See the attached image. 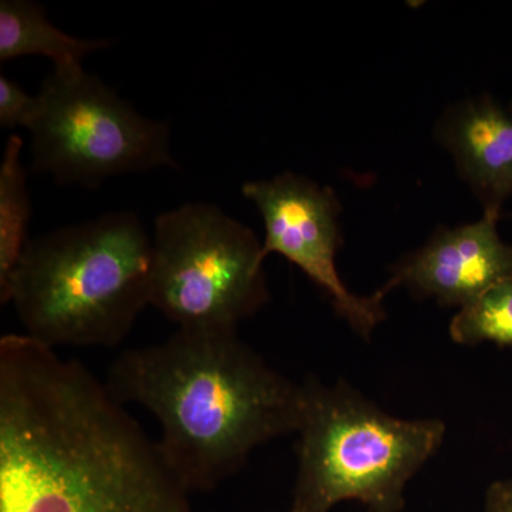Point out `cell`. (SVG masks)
I'll return each instance as SVG.
<instances>
[{"instance_id": "9c48e42d", "label": "cell", "mask_w": 512, "mask_h": 512, "mask_svg": "<svg viewBox=\"0 0 512 512\" xmlns=\"http://www.w3.org/2000/svg\"><path fill=\"white\" fill-rule=\"evenodd\" d=\"M437 136L456 158L461 177L484 202L500 212L512 194V113L490 97L468 100L448 110Z\"/></svg>"}, {"instance_id": "52a82bcc", "label": "cell", "mask_w": 512, "mask_h": 512, "mask_svg": "<svg viewBox=\"0 0 512 512\" xmlns=\"http://www.w3.org/2000/svg\"><path fill=\"white\" fill-rule=\"evenodd\" d=\"M241 191L264 220V259L279 254L298 266L328 295L336 313L362 338H369L386 318L383 301L390 289L384 286L372 296H357L343 284L336 266L342 245L338 221L342 208L335 191L293 173L248 181Z\"/></svg>"}, {"instance_id": "30bf717a", "label": "cell", "mask_w": 512, "mask_h": 512, "mask_svg": "<svg viewBox=\"0 0 512 512\" xmlns=\"http://www.w3.org/2000/svg\"><path fill=\"white\" fill-rule=\"evenodd\" d=\"M107 39H79L57 29L45 9L32 0L0 2V62L25 56H45L55 69L83 67L84 57L109 49Z\"/></svg>"}, {"instance_id": "3957f363", "label": "cell", "mask_w": 512, "mask_h": 512, "mask_svg": "<svg viewBox=\"0 0 512 512\" xmlns=\"http://www.w3.org/2000/svg\"><path fill=\"white\" fill-rule=\"evenodd\" d=\"M153 238L116 211L30 239L5 305L26 335L56 346L114 348L150 305Z\"/></svg>"}, {"instance_id": "8992f818", "label": "cell", "mask_w": 512, "mask_h": 512, "mask_svg": "<svg viewBox=\"0 0 512 512\" xmlns=\"http://www.w3.org/2000/svg\"><path fill=\"white\" fill-rule=\"evenodd\" d=\"M37 97L32 173L94 190L116 175L178 168L168 124L138 114L83 67L53 70Z\"/></svg>"}, {"instance_id": "5b68a950", "label": "cell", "mask_w": 512, "mask_h": 512, "mask_svg": "<svg viewBox=\"0 0 512 512\" xmlns=\"http://www.w3.org/2000/svg\"><path fill=\"white\" fill-rule=\"evenodd\" d=\"M151 238L150 305L178 329H237L268 303L262 242L217 205L163 212Z\"/></svg>"}, {"instance_id": "7a4b0ae2", "label": "cell", "mask_w": 512, "mask_h": 512, "mask_svg": "<svg viewBox=\"0 0 512 512\" xmlns=\"http://www.w3.org/2000/svg\"><path fill=\"white\" fill-rule=\"evenodd\" d=\"M106 384L156 416L161 453L190 493L214 490L256 447L301 426L303 384L272 369L237 329H178L127 350Z\"/></svg>"}, {"instance_id": "5bb4252c", "label": "cell", "mask_w": 512, "mask_h": 512, "mask_svg": "<svg viewBox=\"0 0 512 512\" xmlns=\"http://www.w3.org/2000/svg\"><path fill=\"white\" fill-rule=\"evenodd\" d=\"M485 512H512V481H497L488 488Z\"/></svg>"}, {"instance_id": "277c9868", "label": "cell", "mask_w": 512, "mask_h": 512, "mask_svg": "<svg viewBox=\"0 0 512 512\" xmlns=\"http://www.w3.org/2000/svg\"><path fill=\"white\" fill-rule=\"evenodd\" d=\"M298 478L292 508L330 512L359 501L370 512H400L414 474L439 450L440 420L384 413L348 383H303Z\"/></svg>"}, {"instance_id": "ba28073f", "label": "cell", "mask_w": 512, "mask_h": 512, "mask_svg": "<svg viewBox=\"0 0 512 512\" xmlns=\"http://www.w3.org/2000/svg\"><path fill=\"white\" fill-rule=\"evenodd\" d=\"M498 211L474 224L440 228L429 244L393 269L387 288L406 285L421 298L467 308L495 285L512 278V245L498 234Z\"/></svg>"}, {"instance_id": "7c38bea8", "label": "cell", "mask_w": 512, "mask_h": 512, "mask_svg": "<svg viewBox=\"0 0 512 512\" xmlns=\"http://www.w3.org/2000/svg\"><path fill=\"white\" fill-rule=\"evenodd\" d=\"M450 336L460 345L493 342L512 348V278L460 309L451 319Z\"/></svg>"}, {"instance_id": "8fae6325", "label": "cell", "mask_w": 512, "mask_h": 512, "mask_svg": "<svg viewBox=\"0 0 512 512\" xmlns=\"http://www.w3.org/2000/svg\"><path fill=\"white\" fill-rule=\"evenodd\" d=\"M22 137L10 136L0 164V302L5 305L13 275L30 242L32 201L22 163Z\"/></svg>"}, {"instance_id": "9a60e30c", "label": "cell", "mask_w": 512, "mask_h": 512, "mask_svg": "<svg viewBox=\"0 0 512 512\" xmlns=\"http://www.w3.org/2000/svg\"><path fill=\"white\" fill-rule=\"evenodd\" d=\"M289 512H301V511L295 510V508H291V511H289Z\"/></svg>"}, {"instance_id": "6da1fadb", "label": "cell", "mask_w": 512, "mask_h": 512, "mask_svg": "<svg viewBox=\"0 0 512 512\" xmlns=\"http://www.w3.org/2000/svg\"><path fill=\"white\" fill-rule=\"evenodd\" d=\"M188 494L86 367L40 370L0 394V512H194Z\"/></svg>"}, {"instance_id": "4fadbf2b", "label": "cell", "mask_w": 512, "mask_h": 512, "mask_svg": "<svg viewBox=\"0 0 512 512\" xmlns=\"http://www.w3.org/2000/svg\"><path fill=\"white\" fill-rule=\"evenodd\" d=\"M39 114V97L30 96L6 74L0 76V126L30 130Z\"/></svg>"}]
</instances>
